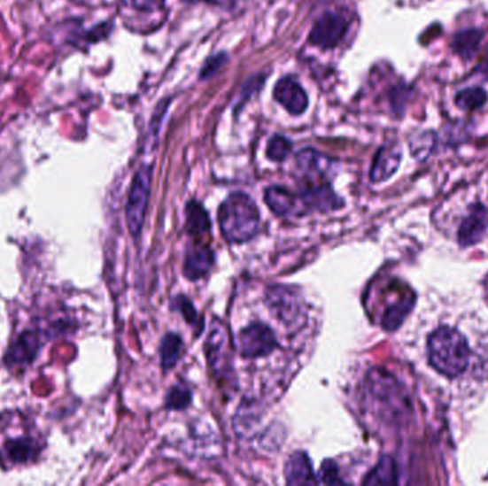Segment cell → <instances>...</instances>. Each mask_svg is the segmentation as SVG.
Returning a JSON list of instances; mask_svg holds the SVG:
<instances>
[{
	"label": "cell",
	"instance_id": "obj_1",
	"mask_svg": "<svg viewBox=\"0 0 488 486\" xmlns=\"http://www.w3.org/2000/svg\"><path fill=\"white\" fill-rule=\"evenodd\" d=\"M427 351L434 369L448 378L464 373L470 362L467 338L454 327H438L427 341Z\"/></svg>",
	"mask_w": 488,
	"mask_h": 486
},
{
	"label": "cell",
	"instance_id": "obj_2",
	"mask_svg": "<svg viewBox=\"0 0 488 486\" xmlns=\"http://www.w3.org/2000/svg\"><path fill=\"white\" fill-rule=\"evenodd\" d=\"M219 224L223 237L231 244H242L256 235L260 214L253 200L243 193H233L219 209Z\"/></svg>",
	"mask_w": 488,
	"mask_h": 486
},
{
	"label": "cell",
	"instance_id": "obj_3",
	"mask_svg": "<svg viewBox=\"0 0 488 486\" xmlns=\"http://www.w3.org/2000/svg\"><path fill=\"white\" fill-rule=\"evenodd\" d=\"M151 166H143L133 179L130 193H128V207H126V220L128 231L133 237L137 238L143 230L144 217H146L147 204L151 197Z\"/></svg>",
	"mask_w": 488,
	"mask_h": 486
},
{
	"label": "cell",
	"instance_id": "obj_4",
	"mask_svg": "<svg viewBox=\"0 0 488 486\" xmlns=\"http://www.w3.org/2000/svg\"><path fill=\"white\" fill-rule=\"evenodd\" d=\"M266 298L268 308L272 310L275 319L289 327L301 324V317H305L303 300L300 294L293 291V289L284 285H275L268 289Z\"/></svg>",
	"mask_w": 488,
	"mask_h": 486
},
{
	"label": "cell",
	"instance_id": "obj_5",
	"mask_svg": "<svg viewBox=\"0 0 488 486\" xmlns=\"http://www.w3.org/2000/svg\"><path fill=\"white\" fill-rule=\"evenodd\" d=\"M237 345L244 359H259L270 354L277 347V343L272 329L261 322H256L243 329Z\"/></svg>",
	"mask_w": 488,
	"mask_h": 486
},
{
	"label": "cell",
	"instance_id": "obj_6",
	"mask_svg": "<svg viewBox=\"0 0 488 486\" xmlns=\"http://www.w3.org/2000/svg\"><path fill=\"white\" fill-rule=\"evenodd\" d=\"M347 32V20L337 13H324L313 26L308 41L317 48L333 49L343 41Z\"/></svg>",
	"mask_w": 488,
	"mask_h": 486
},
{
	"label": "cell",
	"instance_id": "obj_7",
	"mask_svg": "<svg viewBox=\"0 0 488 486\" xmlns=\"http://www.w3.org/2000/svg\"><path fill=\"white\" fill-rule=\"evenodd\" d=\"M209 366L216 375H224L230 369V336L223 324L216 322L205 343Z\"/></svg>",
	"mask_w": 488,
	"mask_h": 486
},
{
	"label": "cell",
	"instance_id": "obj_8",
	"mask_svg": "<svg viewBox=\"0 0 488 486\" xmlns=\"http://www.w3.org/2000/svg\"><path fill=\"white\" fill-rule=\"evenodd\" d=\"M333 160L319 151L306 149L296 158L301 184L326 183Z\"/></svg>",
	"mask_w": 488,
	"mask_h": 486
},
{
	"label": "cell",
	"instance_id": "obj_9",
	"mask_svg": "<svg viewBox=\"0 0 488 486\" xmlns=\"http://www.w3.org/2000/svg\"><path fill=\"white\" fill-rule=\"evenodd\" d=\"M301 205L314 212H334L343 205L342 198L334 193L329 181L326 183L301 184Z\"/></svg>",
	"mask_w": 488,
	"mask_h": 486
},
{
	"label": "cell",
	"instance_id": "obj_10",
	"mask_svg": "<svg viewBox=\"0 0 488 486\" xmlns=\"http://www.w3.org/2000/svg\"><path fill=\"white\" fill-rule=\"evenodd\" d=\"M275 99L282 104L289 113L300 116L308 107V97L305 89L290 77H283L275 86Z\"/></svg>",
	"mask_w": 488,
	"mask_h": 486
},
{
	"label": "cell",
	"instance_id": "obj_11",
	"mask_svg": "<svg viewBox=\"0 0 488 486\" xmlns=\"http://www.w3.org/2000/svg\"><path fill=\"white\" fill-rule=\"evenodd\" d=\"M488 230V210L484 205H471L459 228V243L462 247L476 244Z\"/></svg>",
	"mask_w": 488,
	"mask_h": 486
},
{
	"label": "cell",
	"instance_id": "obj_12",
	"mask_svg": "<svg viewBox=\"0 0 488 486\" xmlns=\"http://www.w3.org/2000/svg\"><path fill=\"white\" fill-rule=\"evenodd\" d=\"M39 352V336L35 331H25L12 343L6 354V364L11 366H29Z\"/></svg>",
	"mask_w": 488,
	"mask_h": 486
},
{
	"label": "cell",
	"instance_id": "obj_13",
	"mask_svg": "<svg viewBox=\"0 0 488 486\" xmlns=\"http://www.w3.org/2000/svg\"><path fill=\"white\" fill-rule=\"evenodd\" d=\"M401 150L400 147L390 143L385 144L376 154L375 161L371 166L370 179L375 183H382L385 180L393 176L397 172V168L400 166Z\"/></svg>",
	"mask_w": 488,
	"mask_h": 486
},
{
	"label": "cell",
	"instance_id": "obj_14",
	"mask_svg": "<svg viewBox=\"0 0 488 486\" xmlns=\"http://www.w3.org/2000/svg\"><path fill=\"white\" fill-rule=\"evenodd\" d=\"M214 252L207 245H195L189 250L186 261H184V275L196 282L205 277L209 273L210 268L213 267Z\"/></svg>",
	"mask_w": 488,
	"mask_h": 486
},
{
	"label": "cell",
	"instance_id": "obj_15",
	"mask_svg": "<svg viewBox=\"0 0 488 486\" xmlns=\"http://www.w3.org/2000/svg\"><path fill=\"white\" fill-rule=\"evenodd\" d=\"M4 453L11 464H26L34 461L39 453V446L34 436H12L8 441H4Z\"/></svg>",
	"mask_w": 488,
	"mask_h": 486
},
{
	"label": "cell",
	"instance_id": "obj_16",
	"mask_svg": "<svg viewBox=\"0 0 488 486\" xmlns=\"http://www.w3.org/2000/svg\"><path fill=\"white\" fill-rule=\"evenodd\" d=\"M265 202L277 216H289L301 210L300 197L287 190L286 187L273 186L267 189Z\"/></svg>",
	"mask_w": 488,
	"mask_h": 486
},
{
	"label": "cell",
	"instance_id": "obj_17",
	"mask_svg": "<svg viewBox=\"0 0 488 486\" xmlns=\"http://www.w3.org/2000/svg\"><path fill=\"white\" fill-rule=\"evenodd\" d=\"M286 482L289 485H313L317 483L316 476L313 474L312 464L305 452H296L289 458L284 468Z\"/></svg>",
	"mask_w": 488,
	"mask_h": 486
},
{
	"label": "cell",
	"instance_id": "obj_18",
	"mask_svg": "<svg viewBox=\"0 0 488 486\" xmlns=\"http://www.w3.org/2000/svg\"><path fill=\"white\" fill-rule=\"evenodd\" d=\"M121 6L133 15H142L147 19L149 29L162 23L165 18V0H121Z\"/></svg>",
	"mask_w": 488,
	"mask_h": 486
},
{
	"label": "cell",
	"instance_id": "obj_19",
	"mask_svg": "<svg viewBox=\"0 0 488 486\" xmlns=\"http://www.w3.org/2000/svg\"><path fill=\"white\" fill-rule=\"evenodd\" d=\"M483 39V32L478 29L462 30L455 35L453 39V49L457 55L461 56L462 59H471Z\"/></svg>",
	"mask_w": 488,
	"mask_h": 486
},
{
	"label": "cell",
	"instance_id": "obj_20",
	"mask_svg": "<svg viewBox=\"0 0 488 486\" xmlns=\"http://www.w3.org/2000/svg\"><path fill=\"white\" fill-rule=\"evenodd\" d=\"M186 217H188V230L190 235H203L209 233L212 223H210L209 214L200 203L195 200L189 203L186 207Z\"/></svg>",
	"mask_w": 488,
	"mask_h": 486
},
{
	"label": "cell",
	"instance_id": "obj_21",
	"mask_svg": "<svg viewBox=\"0 0 488 486\" xmlns=\"http://www.w3.org/2000/svg\"><path fill=\"white\" fill-rule=\"evenodd\" d=\"M396 465L390 457H384L378 461L376 468L364 479L366 485H380V483H396Z\"/></svg>",
	"mask_w": 488,
	"mask_h": 486
},
{
	"label": "cell",
	"instance_id": "obj_22",
	"mask_svg": "<svg viewBox=\"0 0 488 486\" xmlns=\"http://www.w3.org/2000/svg\"><path fill=\"white\" fill-rule=\"evenodd\" d=\"M183 350V343L176 334H167L160 344V361L165 369L173 368L179 361Z\"/></svg>",
	"mask_w": 488,
	"mask_h": 486
},
{
	"label": "cell",
	"instance_id": "obj_23",
	"mask_svg": "<svg viewBox=\"0 0 488 486\" xmlns=\"http://www.w3.org/2000/svg\"><path fill=\"white\" fill-rule=\"evenodd\" d=\"M485 100H487V95H485L483 89L477 88V86L462 90V92H460L457 97H455L457 106H459L460 109L467 110V112H471V110H476L483 106Z\"/></svg>",
	"mask_w": 488,
	"mask_h": 486
},
{
	"label": "cell",
	"instance_id": "obj_24",
	"mask_svg": "<svg viewBox=\"0 0 488 486\" xmlns=\"http://www.w3.org/2000/svg\"><path fill=\"white\" fill-rule=\"evenodd\" d=\"M291 153V143L284 135H275L267 146V158L273 161H284Z\"/></svg>",
	"mask_w": 488,
	"mask_h": 486
},
{
	"label": "cell",
	"instance_id": "obj_25",
	"mask_svg": "<svg viewBox=\"0 0 488 486\" xmlns=\"http://www.w3.org/2000/svg\"><path fill=\"white\" fill-rule=\"evenodd\" d=\"M191 401V395L189 390L183 387H174L170 390L166 398V406L169 410H184L186 406H189Z\"/></svg>",
	"mask_w": 488,
	"mask_h": 486
},
{
	"label": "cell",
	"instance_id": "obj_26",
	"mask_svg": "<svg viewBox=\"0 0 488 486\" xmlns=\"http://www.w3.org/2000/svg\"><path fill=\"white\" fill-rule=\"evenodd\" d=\"M176 304L180 312L183 314L184 320H186L190 326L198 328V331H200L203 327V322L202 320L198 321V314L196 312L193 304H191L188 298H184V297H177Z\"/></svg>",
	"mask_w": 488,
	"mask_h": 486
},
{
	"label": "cell",
	"instance_id": "obj_27",
	"mask_svg": "<svg viewBox=\"0 0 488 486\" xmlns=\"http://www.w3.org/2000/svg\"><path fill=\"white\" fill-rule=\"evenodd\" d=\"M317 482L326 483V485H334V483H343L342 479L338 478L337 465L334 464L331 459H327L323 465L320 467L319 479Z\"/></svg>",
	"mask_w": 488,
	"mask_h": 486
},
{
	"label": "cell",
	"instance_id": "obj_28",
	"mask_svg": "<svg viewBox=\"0 0 488 486\" xmlns=\"http://www.w3.org/2000/svg\"><path fill=\"white\" fill-rule=\"evenodd\" d=\"M226 62H228V56L226 55H217L214 58H210L207 63H205V67H203L202 79L213 76L217 70L224 66V63Z\"/></svg>",
	"mask_w": 488,
	"mask_h": 486
},
{
	"label": "cell",
	"instance_id": "obj_29",
	"mask_svg": "<svg viewBox=\"0 0 488 486\" xmlns=\"http://www.w3.org/2000/svg\"><path fill=\"white\" fill-rule=\"evenodd\" d=\"M188 2H191V4L205 2V4H214V6L224 9H231L235 6V0H188Z\"/></svg>",
	"mask_w": 488,
	"mask_h": 486
}]
</instances>
